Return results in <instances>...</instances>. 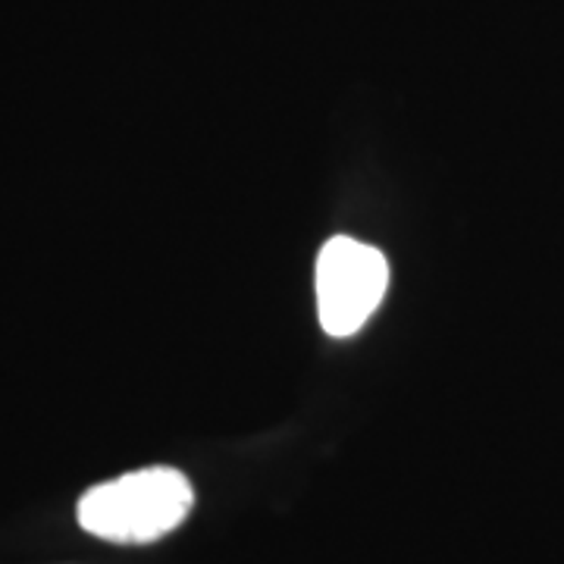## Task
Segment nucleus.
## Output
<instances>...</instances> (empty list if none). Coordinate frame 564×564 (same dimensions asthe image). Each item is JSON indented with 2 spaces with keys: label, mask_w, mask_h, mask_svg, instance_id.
Segmentation results:
<instances>
[{
  "label": "nucleus",
  "mask_w": 564,
  "mask_h": 564,
  "mask_svg": "<svg viewBox=\"0 0 564 564\" xmlns=\"http://www.w3.org/2000/svg\"><path fill=\"white\" fill-rule=\"evenodd\" d=\"M195 489L176 467H144L91 486L82 496L79 527L107 543H154L188 518Z\"/></svg>",
  "instance_id": "nucleus-1"
},
{
  "label": "nucleus",
  "mask_w": 564,
  "mask_h": 564,
  "mask_svg": "<svg viewBox=\"0 0 564 564\" xmlns=\"http://www.w3.org/2000/svg\"><path fill=\"white\" fill-rule=\"evenodd\" d=\"M389 285L383 251L348 236H336L317 258V314L333 339L355 336L380 307Z\"/></svg>",
  "instance_id": "nucleus-2"
}]
</instances>
